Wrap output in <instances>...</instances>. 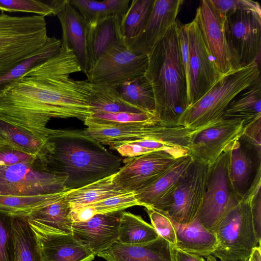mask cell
Here are the masks:
<instances>
[{
	"instance_id": "6da1fadb",
	"label": "cell",
	"mask_w": 261,
	"mask_h": 261,
	"mask_svg": "<svg viewBox=\"0 0 261 261\" xmlns=\"http://www.w3.org/2000/svg\"><path fill=\"white\" fill-rule=\"evenodd\" d=\"M81 71L72 50L61 45L59 52L29 70L0 95V118L39 137L46 139L51 118L91 115L88 98L92 84L70 78Z\"/></svg>"
},
{
	"instance_id": "7a4b0ae2",
	"label": "cell",
	"mask_w": 261,
	"mask_h": 261,
	"mask_svg": "<svg viewBox=\"0 0 261 261\" xmlns=\"http://www.w3.org/2000/svg\"><path fill=\"white\" fill-rule=\"evenodd\" d=\"M39 159L49 170L67 176L65 187L69 190L116 174L123 161L84 130L53 129Z\"/></svg>"
},
{
	"instance_id": "3957f363",
	"label": "cell",
	"mask_w": 261,
	"mask_h": 261,
	"mask_svg": "<svg viewBox=\"0 0 261 261\" xmlns=\"http://www.w3.org/2000/svg\"><path fill=\"white\" fill-rule=\"evenodd\" d=\"M147 55L144 75L153 92L155 121L177 125L179 117L188 107V94L176 22Z\"/></svg>"
},
{
	"instance_id": "277c9868",
	"label": "cell",
	"mask_w": 261,
	"mask_h": 261,
	"mask_svg": "<svg viewBox=\"0 0 261 261\" xmlns=\"http://www.w3.org/2000/svg\"><path fill=\"white\" fill-rule=\"evenodd\" d=\"M259 79L260 64L257 62L222 75L205 95L185 109L178 124L201 130L220 120L231 101Z\"/></svg>"
},
{
	"instance_id": "5b68a950",
	"label": "cell",
	"mask_w": 261,
	"mask_h": 261,
	"mask_svg": "<svg viewBox=\"0 0 261 261\" xmlns=\"http://www.w3.org/2000/svg\"><path fill=\"white\" fill-rule=\"evenodd\" d=\"M88 136L102 145L115 147L140 140L158 143L165 151L176 158L188 151L193 131L184 126L166 125L158 123L129 124L117 126H87L84 130Z\"/></svg>"
},
{
	"instance_id": "8992f818",
	"label": "cell",
	"mask_w": 261,
	"mask_h": 261,
	"mask_svg": "<svg viewBox=\"0 0 261 261\" xmlns=\"http://www.w3.org/2000/svg\"><path fill=\"white\" fill-rule=\"evenodd\" d=\"M49 37L45 17L0 13V74L38 53Z\"/></svg>"
},
{
	"instance_id": "52a82bcc",
	"label": "cell",
	"mask_w": 261,
	"mask_h": 261,
	"mask_svg": "<svg viewBox=\"0 0 261 261\" xmlns=\"http://www.w3.org/2000/svg\"><path fill=\"white\" fill-rule=\"evenodd\" d=\"M253 197H244L213 231L217 246L212 255L220 261L248 260L257 246L251 215Z\"/></svg>"
},
{
	"instance_id": "ba28073f",
	"label": "cell",
	"mask_w": 261,
	"mask_h": 261,
	"mask_svg": "<svg viewBox=\"0 0 261 261\" xmlns=\"http://www.w3.org/2000/svg\"><path fill=\"white\" fill-rule=\"evenodd\" d=\"M65 174L49 170L39 159L9 166H0V194L36 195L67 189Z\"/></svg>"
},
{
	"instance_id": "9c48e42d",
	"label": "cell",
	"mask_w": 261,
	"mask_h": 261,
	"mask_svg": "<svg viewBox=\"0 0 261 261\" xmlns=\"http://www.w3.org/2000/svg\"><path fill=\"white\" fill-rule=\"evenodd\" d=\"M230 151L223 153L210 166L207 187L197 217L212 232L240 201L233 193L229 180Z\"/></svg>"
},
{
	"instance_id": "30bf717a",
	"label": "cell",
	"mask_w": 261,
	"mask_h": 261,
	"mask_svg": "<svg viewBox=\"0 0 261 261\" xmlns=\"http://www.w3.org/2000/svg\"><path fill=\"white\" fill-rule=\"evenodd\" d=\"M224 31L231 55L240 67L257 62L261 53V13L242 10L228 15Z\"/></svg>"
},
{
	"instance_id": "8fae6325",
	"label": "cell",
	"mask_w": 261,
	"mask_h": 261,
	"mask_svg": "<svg viewBox=\"0 0 261 261\" xmlns=\"http://www.w3.org/2000/svg\"><path fill=\"white\" fill-rule=\"evenodd\" d=\"M148 55L132 50L126 43L116 45L108 50L86 75L93 84L117 87L123 83L144 75Z\"/></svg>"
},
{
	"instance_id": "7c38bea8",
	"label": "cell",
	"mask_w": 261,
	"mask_h": 261,
	"mask_svg": "<svg viewBox=\"0 0 261 261\" xmlns=\"http://www.w3.org/2000/svg\"><path fill=\"white\" fill-rule=\"evenodd\" d=\"M184 25L189 48L188 107L205 95L222 75L214 65L196 20Z\"/></svg>"
},
{
	"instance_id": "4fadbf2b",
	"label": "cell",
	"mask_w": 261,
	"mask_h": 261,
	"mask_svg": "<svg viewBox=\"0 0 261 261\" xmlns=\"http://www.w3.org/2000/svg\"><path fill=\"white\" fill-rule=\"evenodd\" d=\"M244 128L243 119L223 118L195 135L188 154L194 161L210 166L223 153L233 148Z\"/></svg>"
},
{
	"instance_id": "5bb4252c",
	"label": "cell",
	"mask_w": 261,
	"mask_h": 261,
	"mask_svg": "<svg viewBox=\"0 0 261 261\" xmlns=\"http://www.w3.org/2000/svg\"><path fill=\"white\" fill-rule=\"evenodd\" d=\"M179 158L163 150L125 158L122 167L114 175V181L127 192H137L154 182Z\"/></svg>"
},
{
	"instance_id": "9a60e30c",
	"label": "cell",
	"mask_w": 261,
	"mask_h": 261,
	"mask_svg": "<svg viewBox=\"0 0 261 261\" xmlns=\"http://www.w3.org/2000/svg\"><path fill=\"white\" fill-rule=\"evenodd\" d=\"M209 170L210 166L193 161L179 182L172 204L162 212L180 224H187L195 219L203 201Z\"/></svg>"
},
{
	"instance_id": "2e32d148",
	"label": "cell",
	"mask_w": 261,
	"mask_h": 261,
	"mask_svg": "<svg viewBox=\"0 0 261 261\" xmlns=\"http://www.w3.org/2000/svg\"><path fill=\"white\" fill-rule=\"evenodd\" d=\"M194 19L219 74L240 68L228 47L224 31L225 19L219 15L211 0L201 1Z\"/></svg>"
},
{
	"instance_id": "e0dca14e",
	"label": "cell",
	"mask_w": 261,
	"mask_h": 261,
	"mask_svg": "<svg viewBox=\"0 0 261 261\" xmlns=\"http://www.w3.org/2000/svg\"><path fill=\"white\" fill-rule=\"evenodd\" d=\"M182 0H154L150 13L139 35L125 41L134 52L147 55L175 24Z\"/></svg>"
},
{
	"instance_id": "ac0fdd59",
	"label": "cell",
	"mask_w": 261,
	"mask_h": 261,
	"mask_svg": "<svg viewBox=\"0 0 261 261\" xmlns=\"http://www.w3.org/2000/svg\"><path fill=\"white\" fill-rule=\"evenodd\" d=\"M188 154L180 157L163 175L149 186L134 192L139 205L165 211L173 202L178 185L193 162Z\"/></svg>"
},
{
	"instance_id": "d6986e66",
	"label": "cell",
	"mask_w": 261,
	"mask_h": 261,
	"mask_svg": "<svg viewBox=\"0 0 261 261\" xmlns=\"http://www.w3.org/2000/svg\"><path fill=\"white\" fill-rule=\"evenodd\" d=\"M123 211L97 214L86 221L73 222L72 234L97 255L118 241Z\"/></svg>"
},
{
	"instance_id": "ffe728a7",
	"label": "cell",
	"mask_w": 261,
	"mask_h": 261,
	"mask_svg": "<svg viewBox=\"0 0 261 261\" xmlns=\"http://www.w3.org/2000/svg\"><path fill=\"white\" fill-rule=\"evenodd\" d=\"M34 231L42 261H92L95 257L91 250L72 234Z\"/></svg>"
},
{
	"instance_id": "44dd1931",
	"label": "cell",
	"mask_w": 261,
	"mask_h": 261,
	"mask_svg": "<svg viewBox=\"0 0 261 261\" xmlns=\"http://www.w3.org/2000/svg\"><path fill=\"white\" fill-rule=\"evenodd\" d=\"M57 16L62 31L61 45L73 50L81 71L87 75L90 70L87 48L89 22L69 2Z\"/></svg>"
},
{
	"instance_id": "7402d4cb",
	"label": "cell",
	"mask_w": 261,
	"mask_h": 261,
	"mask_svg": "<svg viewBox=\"0 0 261 261\" xmlns=\"http://www.w3.org/2000/svg\"><path fill=\"white\" fill-rule=\"evenodd\" d=\"M97 255L107 261H175L174 247L160 236L135 245L117 241Z\"/></svg>"
},
{
	"instance_id": "603a6c76",
	"label": "cell",
	"mask_w": 261,
	"mask_h": 261,
	"mask_svg": "<svg viewBox=\"0 0 261 261\" xmlns=\"http://www.w3.org/2000/svg\"><path fill=\"white\" fill-rule=\"evenodd\" d=\"M121 20L120 16L114 15L89 23L87 48L90 69L110 49L126 43L121 33Z\"/></svg>"
},
{
	"instance_id": "cb8c5ba5",
	"label": "cell",
	"mask_w": 261,
	"mask_h": 261,
	"mask_svg": "<svg viewBox=\"0 0 261 261\" xmlns=\"http://www.w3.org/2000/svg\"><path fill=\"white\" fill-rule=\"evenodd\" d=\"M65 195L23 216L34 230L44 233L72 234L71 208Z\"/></svg>"
},
{
	"instance_id": "d4e9b609",
	"label": "cell",
	"mask_w": 261,
	"mask_h": 261,
	"mask_svg": "<svg viewBox=\"0 0 261 261\" xmlns=\"http://www.w3.org/2000/svg\"><path fill=\"white\" fill-rule=\"evenodd\" d=\"M255 155L240 140L231 150L228 176L233 193L241 201L248 190L255 167L261 164Z\"/></svg>"
},
{
	"instance_id": "484cf974",
	"label": "cell",
	"mask_w": 261,
	"mask_h": 261,
	"mask_svg": "<svg viewBox=\"0 0 261 261\" xmlns=\"http://www.w3.org/2000/svg\"><path fill=\"white\" fill-rule=\"evenodd\" d=\"M171 221L176 232L175 248L202 257L212 255L217 246V238L197 217L187 224H178L172 220Z\"/></svg>"
},
{
	"instance_id": "4316f807",
	"label": "cell",
	"mask_w": 261,
	"mask_h": 261,
	"mask_svg": "<svg viewBox=\"0 0 261 261\" xmlns=\"http://www.w3.org/2000/svg\"><path fill=\"white\" fill-rule=\"evenodd\" d=\"M13 261H42L35 233L24 216L12 215Z\"/></svg>"
},
{
	"instance_id": "83f0119b",
	"label": "cell",
	"mask_w": 261,
	"mask_h": 261,
	"mask_svg": "<svg viewBox=\"0 0 261 261\" xmlns=\"http://www.w3.org/2000/svg\"><path fill=\"white\" fill-rule=\"evenodd\" d=\"M115 174L84 187L70 190L66 194L65 197L69 202L71 210L126 193L127 192L118 187L114 182Z\"/></svg>"
},
{
	"instance_id": "f1b7e54d",
	"label": "cell",
	"mask_w": 261,
	"mask_h": 261,
	"mask_svg": "<svg viewBox=\"0 0 261 261\" xmlns=\"http://www.w3.org/2000/svg\"><path fill=\"white\" fill-rule=\"evenodd\" d=\"M224 118H239L245 126L261 117V81L238 94L224 111Z\"/></svg>"
},
{
	"instance_id": "f546056e",
	"label": "cell",
	"mask_w": 261,
	"mask_h": 261,
	"mask_svg": "<svg viewBox=\"0 0 261 261\" xmlns=\"http://www.w3.org/2000/svg\"><path fill=\"white\" fill-rule=\"evenodd\" d=\"M91 84L92 89L88 98L91 114L97 113L144 112L124 100L115 86Z\"/></svg>"
},
{
	"instance_id": "4dcf8cb0",
	"label": "cell",
	"mask_w": 261,
	"mask_h": 261,
	"mask_svg": "<svg viewBox=\"0 0 261 261\" xmlns=\"http://www.w3.org/2000/svg\"><path fill=\"white\" fill-rule=\"evenodd\" d=\"M46 139L36 136L0 118V144L10 145L40 159L44 153Z\"/></svg>"
},
{
	"instance_id": "1f68e13d",
	"label": "cell",
	"mask_w": 261,
	"mask_h": 261,
	"mask_svg": "<svg viewBox=\"0 0 261 261\" xmlns=\"http://www.w3.org/2000/svg\"><path fill=\"white\" fill-rule=\"evenodd\" d=\"M43 195H12L0 194V211L11 215L25 216L64 196L69 191Z\"/></svg>"
},
{
	"instance_id": "d6a6232c",
	"label": "cell",
	"mask_w": 261,
	"mask_h": 261,
	"mask_svg": "<svg viewBox=\"0 0 261 261\" xmlns=\"http://www.w3.org/2000/svg\"><path fill=\"white\" fill-rule=\"evenodd\" d=\"M159 237L153 227L140 216L123 211L119 223L118 242L135 245L149 242Z\"/></svg>"
},
{
	"instance_id": "836d02e7",
	"label": "cell",
	"mask_w": 261,
	"mask_h": 261,
	"mask_svg": "<svg viewBox=\"0 0 261 261\" xmlns=\"http://www.w3.org/2000/svg\"><path fill=\"white\" fill-rule=\"evenodd\" d=\"M116 87L124 100L144 112L154 115L153 92L144 75L126 81Z\"/></svg>"
},
{
	"instance_id": "e575fe53",
	"label": "cell",
	"mask_w": 261,
	"mask_h": 261,
	"mask_svg": "<svg viewBox=\"0 0 261 261\" xmlns=\"http://www.w3.org/2000/svg\"><path fill=\"white\" fill-rule=\"evenodd\" d=\"M61 46L60 39L54 36L49 37L46 44L38 53L0 74V95L7 88L21 79L32 68L56 55Z\"/></svg>"
},
{
	"instance_id": "d590c367",
	"label": "cell",
	"mask_w": 261,
	"mask_h": 261,
	"mask_svg": "<svg viewBox=\"0 0 261 261\" xmlns=\"http://www.w3.org/2000/svg\"><path fill=\"white\" fill-rule=\"evenodd\" d=\"M129 0H71L70 4L76 9L89 23H94L111 15L122 17L128 9Z\"/></svg>"
},
{
	"instance_id": "8d00e7d4",
	"label": "cell",
	"mask_w": 261,
	"mask_h": 261,
	"mask_svg": "<svg viewBox=\"0 0 261 261\" xmlns=\"http://www.w3.org/2000/svg\"><path fill=\"white\" fill-rule=\"evenodd\" d=\"M154 0H133L121 17V30L125 41L137 36L152 10Z\"/></svg>"
},
{
	"instance_id": "74e56055",
	"label": "cell",
	"mask_w": 261,
	"mask_h": 261,
	"mask_svg": "<svg viewBox=\"0 0 261 261\" xmlns=\"http://www.w3.org/2000/svg\"><path fill=\"white\" fill-rule=\"evenodd\" d=\"M84 122L86 126H107L150 124L156 122L153 114L146 112H115L94 113L87 117Z\"/></svg>"
},
{
	"instance_id": "f35d334b",
	"label": "cell",
	"mask_w": 261,
	"mask_h": 261,
	"mask_svg": "<svg viewBox=\"0 0 261 261\" xmlns=\"http://www.w3.org/2000/svg\"><path fill=\"white\" fill-rule=\"evenodd\" d=\"M0 11L31 13L44 17L55 15L46 0H0Z\"/></svg>"
},
{
	"instance_id": "ab89813d",
	"label": "cell",
	"mask_w": 261,
	"mask_h": 261,
	"mask_svg": "<svg viewBox=\"0 0 261 261\" xmlns=\"http://www.w3.org/2000/svg\"><path fill=\"white\" fill-rule=\"evenodd\" d=\"M87 205L92 206L96 214H106L123 211L139 204L134 192H126Z\"/></svg>"
},
{
	"instance_id": "60d3db41",
	"label": "cell",
	"mask_w": 261,
	"mask_h": 261,
	"mask_svg": "<svg viewBox=\"0 0 261 261\" xmlns=\"http://www.w3.org/2000/svg\"><path fill=\"white\" fill-rule=\"evenodd\" d=\"M151 225L159 236L168 242L173 247L176 245L175 228L170 218L163 212L151 208H146Z\"/></svg>"
},
{
	"instance_id": "b9f144b4",
	"label": "cell",
	"mask_w": 261,
	"mask_h": 261,
	"mask_svg": "<svg viewBox=\"0 0 261 261\" xmlns=\"http://www.w3.org/2000/svg\"><path fill=\"white\" fill-rule=\"evenodd\" d=\"M0 261H13L12 215L1 211Z\"/></svg>"
},
{
	"instance_id": "7bdbcfd3",
	"label": "cell",
	"mask_w": 261,
	"mask_h": 261,
	"mask_svg": "<svg viewBox=\"0 0 261 261\" xmlns=\"http://www.w3.org/2000/svg\"><path fill=\"white\" fill-rule=\"evenodd\" d=\"M219 15L225 19L230 14L242 10L261 13L259 4L251 0H211Z\"/></svg>"
},
{
	"instance_id": "ee69618b",
	"label": "cell",
	"mask_w": 261,
	"mask_h": 261,
	"mask_svg": "<svg viewBox=\"0 0 261 261\" xmlns=\"http://www.w3.org/2000/svg\"><path fill=\"white\" fill-rule=\"evenodd\" d=\"M240 141L261 160V117L245 126Z\"/></svg>"
},
{
	"instance_id": "f6af8a7d",
	"label": "cell",
	"mask_w": 261,
	"mask_h": 261,
	"mask_svg": "<svg viewBox=\"0 0 261 261\" xmlns=\"http://www.w3.org/2000/svg\"><path fill=\"white\" fill-rule=\"evenodd\" d=\"M38 157L8 145L0 144V166L33 161Z\"/></svg>"
},
{
	"instance_id": "bcb514c9",
	"label": "cell",
	"mask_w": 261,
	"mask_h": 261,
	"mask_svg": "<svg viewBox=\"0 0 261 261\" xmlns=\"http://www.w3.org/2000/svg\"><path fill=\"white\" fill-rule=\"evenodd\" d=\"M252 222L256 241L260 246L261 237V190L253 197L251 201Z\"/></svg>"
},
{
	"instance_id": "7dc6e473",
	"label": "cell",
	"mask_w": 261,
	"mask_h": 261,
	"mask_svg": "<svg viewBox=\"0 0 261 261\" xmlns=\"http://www.w3.org/2000/svg\"><path fill=\"white\" fill-rule=\"evenodd\" d=\"M96 214L91 205H85L71 210L73 222H84L92 218Z\"/></svg>"
},
{
	"instance_id": "c3c4849f",
	"label": "cell",
	"mask_w": 261,
	"mask_h": 261,
	"mask_svg": "<svg viewBox=\"0 0 261 261\" xmlns=\"http://www.w3.org/2000/svg\"><path fill=\"white\" fill-rule=\"evenodd\" d=\"M175 261H206L202 256L174 247Z\"/></svg>"
},
{
	"instance_id": "681fc988",
	"label": "cell",
	"mask_w": 261,
	"mask_h": 261,
	"mask_svg": "<svg viewBox=\"0 0 261 261\" xmlns=\"http://www.w3.org/2000/svg\"><path fill=\"white\" fill-rule=\"evenodd\" d=\"M46 2L54 11V15H57L63 10L69 0H46Z\"/></svg>"
},
{
	"instance_id": "f907efd6",
	"label": "cell",
	"mask_w": 261,
	"mask_h": 261,
	"mask_svg": "<svg viewBox=\"0 0 261 261\" xmlns=\"http://www.w3.org/2000/svg\"><path fill=\"white\" fill-rule=\"evenodd\" d=\"M260 246H257L253 250L250 259L251 261H261Z\"/></svg>"
},
{
	"instance_id": "816d5d0a",
	"label": "cell",
	"mask_w": 261,
	"mask_h": 261,
	"mask_svg": "<svg viewBox=\"0 0 261 261\" xmlns=\"http://www.w3.org/2000/svg\"><path fill=\"white\" fill-rule=\"evenodd\" d=\"M236 261H244V260H236ZM246 261H248V260H246Z\"/></svg>"
},
{
	"instance_id": "f5cc1de1",
	"label": "cell",
	"mask_w": 261,
	"mask_h": 261,
	"mask_svg": "<svg viewBox=\"0 0 261 261\" xmlns=\"http://www.w3.org/2000/svg\"><path fill=\"white\" fill-rule=\"evenodd\" d=\"M248 261H251V259L249 258V260H248Z\"/></svg>"
}]
</instances>
